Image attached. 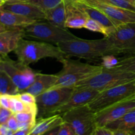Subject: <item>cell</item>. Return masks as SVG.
Returning a JSON list of instances; mask_svg holds the SVG:
<instances>
[{"label": "cell", "instance_id": "d4e9b609", "mask_svg": "<svg viewBox=\"0 0 135 135\" xmlns=\"http://www.w3.org/2000/svg\"><path fill=\"white\" fill-rule=\"evenodd\" d=\"M114 68L135 73V54L127 55L119 59V63Z\"/></svg>", "mask_w": 135, "mask_h": 135}, {"label": "cell", "instance_id": "52a82bcc", "mask_svg": "<svg viewBox=\"0 0 135 135\" xmlns=\"http://www.w3.org/2000/svg\"><path fill=\"white\" fill-rule=\"evenodd\" d=\"M63 122L69 124L76 135H94L97 128L95 112L88 105H82L61 115Z\"/></svg>", "mask_w": 135, "mask_h": 135}, {"label": "cell", "instance_id": "60d3db41", "mask_svg": "<svg viewBox=\"0 0 135 135\" xmlns=\"http://www.w3.org/2000/svg\"><path fill=\"white\" fill-rule=\"evenodd\" d=\"M4 3H5V2L3 0H0V6H2Z\"/></svg>", "mask_w": 135, "mask_h": 135}, {"label": "cell", "instance_id": "7c38bea8", "mask_svg": "<svg viewBox=\"0 0 135 135\" xmlns=\"http://www.w3.org/2000/svg\"><path fill=\"white\" fill-rule=\"evenodd\" d=\"M94 7L119 24L135 23V12L113 6L98 0H76Z\"/></svg>", "mask_w": 135, "mask_h": 135}, {"label": "cell", "instance_id": "f35d334b", "mask_svg": "<svg viewBox=\"0 0 135 135\" xmlns=\"http://www.w3.org/2000/svg\"><path fill=\"white\" fill-rule=\"evenodd\" d=\"M32 129H23V130H18L15 132L13 135H28L30 134Z\"/></svg>", "mask_w": 135, "mask_h": 135}, {"label": "cell", "instance_id": "9a60e30c", "mask_svg": "<svg viewBox=\"0 0 135 135\" xmlns=\"http://www.w3.org/2000/svg\"><path fill=\"white\" fill-rule=\"evenodd\" d=\"M25 37L26 35L24 27H11L0 32V55L5 57L14 51L20 41Z\"/></svg>", "mask_w": 135, "mask_h": 135}, {"label": "cell", "instance_id": "b9f144b4", "mask_svg": "<svg viewBox=\"0 0 135 135\" xmlns=\"http://www.w3.org/2000/svg\"><path fill=\"white\" fill-rule=\"evenodd\" d=\"M130 135H135V133H134V132L131 131V134Z\"/></svg>", "mask_w": 135, "mask_h": 135}, {"label": "cell", "instance_id": "6da1fadb", "mask_svg": "<svg viewBox=\"0 0 135 135\" xmlns=\"http://www.w3.org/2000/svg\"><path fill=\"white\" fill-rule=\"evenodd\" d=\"M57 46L60 47L67 57L74 56L81 59H101L106 55H120L105 37L94 40L79 38L61 42Z\"/></svg>", "mask_w": 135, "mask_h": 135}, {"label": "cell", "instance_id": "603a6c76", "mask_svg": "<svg viewBox=\"0 0 135 135\" xmlns=\"http://www.w3.org/2000/svg\"><path fill=\"white\" fill-rule=\"evenodd\" d=\"M20 91L10 76L3 70L0 69V94L14 96Z\"/></svg>", "mask_w": 135, "mask_h": 135}, {"label": "cell", "instance_id": "d6a6232c", "mask_svg": "<svg viewBox=\"0 0 135 135\" xmlns=\"http://www.w3.org/2000/svg\"><path fill=\"white\" fill-rule=\"evenodd\" d=\"M7 125L8 127L13 132V133H15V132L18 131L19 130V127H18V123L17 121V119H16L15 114H13L11 117L9 118V119L8 120L7 123L6 124Z\"/></svg>", "mask_w": 135, "mask_h": 135}, {"label": "cell", "instance_id": "cb8c5ba5", "mask_svg": "<svg viewBox=\"0 0 135 135\" xmlns=\"http://www.w3.org/2000/svg\"><path fill=\"white\" fill-rule=\"evenodd\" d=\"M18 123L19 130L32 129L37 121V113L33 112H24L14 113Z\"/></svg>", "mask_w": 135, "mask_h": 135}, {"label": "cell", "instance_id": "44dd1931", "mask_svg": "<svg viewBox=\"0 0 135 135\" xmlns=\"http://www.w3.org/2000/svg\"><path fill=\"white\" fill-rule=\"evenodd\" d=\"M68 1L69 0H65L55 8L46 12L45 20L55 26L66 28L65 24L67 16V6Z\"/></svg>", "mask_w": 135, "mask_h": 135}, {"label": "cell", "instance_id": "e0dca14e", "mask_svg": "<svg viewBox=\"0 0 135 135\" xmlns=\"http://www.w3.org/2000/svg\"><path fill=\"white\" fill-rule=\"evenodd\" d=\"M73 2L79 9H80L82 11H83L86 15L88 18L98 21L99 22L108 28H112L119 26V25H121L112 20L105 13L94 7L87 5L84 3L76 1V0H73Z\"/></svg>", "mask_w": 135, "mask_h": 135}, {"label": "cell", "instance_id": "8992f818", "mask_svg": "<svg viewBox=\"0 0 135 135\" xmlns=\"http://www.w3.org/2000/svg\"><path fill=\"white\" fill-rule=\"evenodd\" d=\"M74 90L75 87L52 88L36 96L37 119L56 114L59 108L68 101Z\"/></svg>", "mask_w": 135, "mask_h": 135}, {"label": "cell", "instance_id": "836d02e7", "mask_svg": "<svg viewBox=\"0 0 135 135\" xmlns=\"http://www.w3.org/2000/svg\"><path fill=\"white\" fill-rule=\"evenodd\" d=\"M94 135H113V131L105 127H97Z\"/></svg>", "mask_w": 135, "mask_h": 135}, {"label": "cell", "instance_id": "d590c367", "mask_svg": "<svg viewBox=\"0 0 135 135\" xmlns=\"http://www.w3.org/2000/svg\"><path fill=\"white\" fill-rule=\"evenodd\" d=\"M13 133L10 129L5 125H0V135H11L13 134Z\"/></svg>", "mask_w": 135, "mask_h": 135}, {"label": "cell", "instance_id": "8d00e7d4", "mask_svg": "<svg viewBox=\"0 0 135 135\" xmlns=\"http://www.w3.org/2000/svg\"><path fill=\"white\" fill-rule=\"evenodd\" d=\"M113 135H130L131 131L124 130H112Z\"/></svg>", "mask_w": 135, "mask_h": 135}, {"label": "cell", "instance_id": "681fc988", "mask_svg": "<svg viewBox=\"0 0 135 135\" xmlns=\"http://www.w3.org/2000/svg\"><path fill=\"white\" fill-rule=\"evenodd\" d=\"M0 107H1V106H0Z\"/></svg>", "mask_w": 135, "mask_h": 135}, {"label": "cell", "instance_id": "e575fe53", "mask_svg": "<svg viewBox=\"0 0 135 135\" xmlns=\"http://www.w3.org/2000/svg\"><path fill=\"white\" fill-rule=\"evenodd\" d=\"M0 106L9 109V96L0 94Z\"/></svg>", "mask_w": 135, "mask_h": 135}, {"label": "cell", "instance_id": "ffe728a7", "mask_svg": "<svg viewBox=\"0 0 135 135\" xmlns=\"http://www.w3.org/2000/svg\"><path fill=\"white\" fill-rule=\"evenodd\" d=\"M63 123V118L59 114L53 115L44 118L37 119L36 125L28 135H42Z\"/></svg>", "mask_w": 135, "mask_h": 135}, {"label": "cell", "instance_id": "484cf974", "mask_svg": "<svg viewBox=\"0 0 135 135\" xmlns=\"http://www.w3.org/2000/svg\"><path fill=\"white\" fill-rule=\"evenodd\" d=\"M84 28L90 30V31L95 32H99L104 34V37H107L108 34L110 32L112 28H108L106 26L103 25L98 21H95V20L88 18L84 25Z\"/></svg>", "mask_w": 135, "mask_h": 135}, {"label": "cell", "instance_id": "c3c4849f", "mask_svg": "<svg viewBox=\"0 0 135 135\" xmlns=\"http://www.w3.org/2000/svg\"><path fill=\"white\" fill-rule=\"evenodd\" d=\"M134 133H135V131H134Z\"/></svg>", "mask_w": 135, "mask_h": 135}, {"label": "cell", "instance_id": "9c48e42d", "mask_svg": "<svg viewBox=\"0 0 135 135\" xmlns=\"http://www.w3.org/2000/svg\"><path fill=\"white\" fill-rule=\"evenodd\" d=\"M0 69L5 71L10 76L20 92L26 91L32 84L37 73L28 65H26L18 61L12 60L7 56L1 57Z\"/></svg>", "mask_w": 135, "mask_h": 135}, {"label": "cell", "instance_id": "7402d4cb", "mask_svg": "<svg viewBox=\"0 0 135 135\" xmlns=\"http://www.w3.org/2000/svg\"><path fill=\"white\" fill-rule=\"evenodd\" d=\"M112 130H124L134 132L135 131V108L129 111L124 116L105 126Z\"/></svg>", "mask_w": 135, "mask_h": 135}, {"label": "cell", "instance_id": "ab89813d", "mask_svg": "<svg viewBox=\"0 0 135 135\" xmlns=\"http://www.w3.org/2000/svg\"><path fill=\"white\" fill-rule=\"evenodd\" d=\"M9 28L11 27H8V26H5V25H2V24L0 23V32H2L5 31V30H7V29H9Z\"/></svg>", "mask_w": 135, "mask_h": 135}, {"label": "cell", "instance_id": "f1b7e54d", "mask_svg": "<svg viewBox=\"0 0 135 135\" xmlns=\"http://www.w3.org/2000/svg\"><path fill=\"white\" fill-rule=\"evenodd\" d=\"M101 60L102 63L100 65L104 68L108 69L114 68L119 63V59L116 57V55L112 54L104 55L101 58Z\"/></svg>", "mask_w": 135, "mask_h": 135}, {"label": "cell", "instance_id": "ba28073f", "mask_svg": "<svg viewBox=\"0 0 135 135\" xmlns=\"http://www.w3.org/2000/svg\"><path fill=\"white\" fill-rule=\"evenodd\" d=\"M135 96V80L103 90L88 104L94 112Z\"/></svg>", "mask_w": 135, "mask_h": 135}, {"label": "cell", "instance_id": "ee69618b", "mask_svg": "<svg viewBox=\"0 0 135 135\" xmlns=\"http://www.w3.org/2000/svg\"><path fill=\"white\" fill-rule=\"evenodd\" d=\"M17 1H26L27 0H17Z\"/></svg>", "mask_w": 135, "mask_h": 135}, {"label": "cell", "instance_id": "7a4b0ae2", "mask_svg": "<svg viewBox=\"0 0 135 135\" xmlns=\"http://www.w3.org/2000/svg\"><path fill=\"white\" fill-rule=\"evenodd\" d=\"M14 52L18 61L28 66L44 58H53L60 61L67 57L57 45L54 46L45 42L26 40L24 38L20 41Z\"/></svg>", "mask_w": 135, "mask_h": 135}, {"label": "cell", "instance_id": "3957f363", "mask_svg": "<svg viewBox=\"0 0 135 135\" xmlns=\"http://www.w3.org/2000/svg\"><path fill=\"white\" fill-rule=\"evenodd\" d=\"M59 61L62 63L63 68L57 74L58 79L52 88L75 87L79 82L92 77L103 69L101 65H93L69 57L63 58Z\"/></svg>", "mask_w": 135, "mask_h": 135}, {"label": "cell", "instance_id": "4fadbf2b", "mask_svg": "<svg viewBox=\"0 0 135 135\" xmlns=\"http://www.w3.org/2000/svg\"><path fill=\"white\" fill-rule=\"evenodd\" d=\"M1 7L5 10L9 11L22 17L32 18L36 21L46 19V13L36 5L28 1L9 0Z\"/></svg>", "mask_w": 135, "mask_h": 135}, {"label": "cell", "instance_id": "d6986e66", "mask_svg": "<svg viewBox=\"0 0 135 135\" xmlns=\"http://www.w3.org/2000/svg\"><path fill=\"white\" fill-rule=\"evenodd\" d=\"M36 20L22 17L5 10L0 6V23L8 27H25L34 23Z\"/></svg>", "mask_w": 135, "mask_h": 135}, {"label": "cell", "instance_id": "83f0119b", "mask_svg": "<svg viewBox=\"0 0 135 135\" xmlns=\"http://www.w3.org/2000/svg\"><path fill=\"white\" fill-rule=\"evenodd\" d=\"M102 2L135 12V5L128 0H98Z\"/></svg>", "mask_w": 135, "mask_h": 135}, {"label": "cell", "instance_id": "f546056e", "mask_svg": "<svg viewBox=\"0 0 135 135\" xmlns=\"http://www.w3.org/2000/svg\"><path fill=\"white\" fill-rule=\"evenodd\" d=\"M16 96L26 105H30V106H36V105H37L36 96H34L32 94L29 93V92L25 91V92H20Z\"/></svg>", "mask_w": 135, "mask_h": 135}, {"label": "cell", "instance_id": "74e56055", "mask_svg": "<svg viewBox=\"0 0 135 135\" xmlns=\"http://www.w3.org/2000/svg\"><path fill=\"white\" fill-rule=\"evenodd\" d=\"M59 127H60V126L56 127L54 128L53 129H51V130L46 132V133H44V134H43L42 135H57L58 132H59Z\"/></svg>", "mask_w": 135, "mask_h": 135}, {"label": "cell", "instance_id": "1f68e13d", "mask_svg": "<svg viewBox=\"0 0 135 135\" xmlns=\"http://www.w3.org/2000/svg\"><path fill=\"white\" fill-rule=\"evenodd\" d=\"M57 135H76L73 128L69 124L63 122L59 127Z\"/></svg>", "mask_w": 135, "mask_h": 135}, {"label": "cell", "instance_id": "7bdbcfd3", "mask_svg": "<svg viewBox=\"0 0 135 135\" xmlns=\"http://www.w3.org/2000/svg\"><path fill=\"white\" fill-rule=\"evenodd\" d=\"M129 1H130V2L131 3H133V1H134V0H128Z\"/></svg>", "mask_w": 135, "mask_h": 135}, {"label": "cell", "instance_id": "7dc6e473", "mask_svg": "<svg viewBox=\"0 0 135 135\" xmlns=\"http://www.w3.org/2000/svg\"><path fill=\"white\" fill-rule=\"evenodd\" d=\"M133 3H134L135 5V0H134V1H133Z\"/></svg>", "mask_w": 135, "mask_h": 135}, {"label": "cell", "instance_id": "4316f807", "mask_svg": "<svg viewBox=\"0 0 135 135\" xmlns=\"http://www.w3.org/2000/svg\"><path fill=\"white\" fill-rule=\"evenodd\" d=\"M64 1L65 0H27L26 1L36 5L46 13L47 11L55 8Z\"/></svg>", "mask_w": 135, "mask_h": 135}, {"label": "cell", "instance_id": "5bb4252c", "mask_svg": "<svg viewBox=\"0 0 135 135\" xmlns=\"http://www.w3.org/2000/svg\"><path fill=\"white\" fill-rule=\"evenodd\" d=\"M99 93L100 92L91 88L75 87V90L68 101L59 108L57 111L56 114L61 115L67 111L82 105H88L98 95Z\"/></svg>", "mask_w": 135, "mask_h": 135}, {"label": "cell", "instance_id": "ac0fdd59", "mask_svg": "<svg viewBox=\"0 0 135 135\" xmlns=\"http://www.w3.org/2000/svg\"><path fill=\"white\" fill-rule=\"evenodd\" d=\"M88 19V17L86 15L74 4L73 0H69L65 24V28H83Z\"/></svg>", "mask_w": 135, "mask_h": 135}, {"label": "cell", "instance_id": "f6af8a7d", "mask_svg": "<svg viewBox=\"0 0 135 135\" xmlns=\"http://www.w3.org/2000/svg\"><path fill=\"white\" fill-rule=\"evenodd\" d=\"M3 1H4V2H7V1H9V0H3Z\"/></svg>", "mask_w": 135, "mask_h": 135}, {"label": "cell", "instance_id": "30bf717a", "mask_svg": "<svg viewBox=\"0 0 135 135\" xmlns=\"http://www.w3.org/2000/svg\"><path fill=\"white\" fill-rule=\"evenodd\" d=\"M105 38L119 54H135V23L121 24L113 28Z\"/></svg>", "mask_w": 135, "mask_h": 135}, {"label": "cell", "instance_id": "5b68a950", "mask_svg": "<svg viewBox=\"0 0 135 135\" xmlns=\"http://www.w3.org/2000/svg\"><path fill=\"white\" fill-rule=\"evenodd\" d=\"M24 28L26 36L36 38L47 43L55 44V45L61 42L80 38L66 28L55 26L47 21H37L24 27Z\"/></svg>", "mask_w": 135, "mask_h": 135}, {"label": "cell", "instance_id": "277c9868", "mask_svg": "<svg viewBox=\"0 0 135 135\" xmlns=\"http://www.w3.org/2000/svg\"><path fill=\"white\" fill-rule=\"evenodd\" d=\"M135 80V73L113 68L103 69L96 75L86 80L79 82L75 88H87L98 92L112 88L115 86Z\"/></svg>", "mask_w": 135, "mask_h": 135}, {"label": "cell", "instance_id": "4dcf8cb0", "mask_svg": "<svg viewBox=\"0 0 135 135\" xmlns=\"http://www.w3.org/2000/svg\"><path fill=\"white\" fill-rule=\"evenodd\" d=\"M14 113L9 109L0 107V125H5Z\"/></svg>", "mask_w": 135, "mask_h": 135}, {"label": "cell", "instance_id": "2e32d148", "mask_svg": "<svg viewBox=\"0 0 135 135\" xmlns=\"http://www.w3.org/2000/svg\"><path fill=\"white\" fill-rule=\"evenodd\" d=\"M57 79V75L44 74L37 72L34 82L26 90V92H29L36 97L51 89L55 84Z\"/></svg>", "mask_w": 135, "mask_h": 135}, {"label": "cell", "instance_id": "8fae6325", "mask_svg": "<svg viewBox=\"0 0 135 135\" xmlns=\"http://www.w3.org/2000/svg\"><path fill=\"white\" fill-rule=\"evenodd\" d=\"M135 108V96L126 99L95 113L97 127H105L119 119L127 112Z\"/></svg>", "mask_w": 135, "mask_h": 135}, {"label": "cell", "instance_id": "bcb514c9", "mask_svg": "<svg viewBox=\"0 0 135 135\" xmlns=\"http://www.w3.org/2000/svg\"><path fill=\"white\" fill-rule=\"evenodd\" d=\"M1 57H2V56H1V55H0V60H1Z\"/></svg>", "mask_w": 135, "mask_h": 135}]
</instances>
